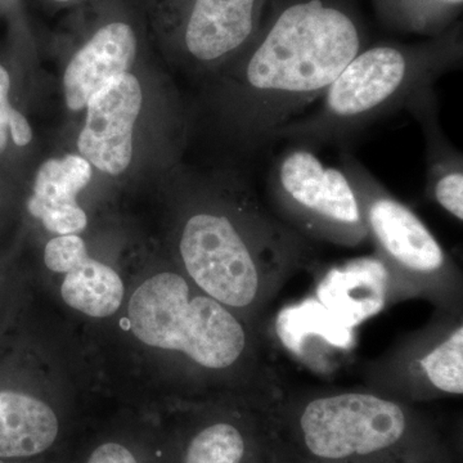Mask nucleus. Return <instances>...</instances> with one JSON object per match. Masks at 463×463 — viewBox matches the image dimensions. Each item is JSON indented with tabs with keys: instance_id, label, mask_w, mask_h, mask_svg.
<instances>
[{
	"instance_id": "0eeeda50",
	"label": "nucleus",
	"mask_w": 463,
	"mask_h": 463,
	"mask_svg": "<svg viewBox=\"0 0 463 463\" xmlns=\"http://www.w3.org/2000/svg\"><path fill=\"white\" fill-rule=\"evenodd\" d=\"M136 76H118L88 102L87 120L78 147L90 165L109 175L127 170L133 156V129L142 108Z\"/></svg>"
},
{
	"instance_id": "6ab92c4d",
	"label": "nucleus",
	"mask_w": 463,
	"mask_h": 463,
	"mask_svg": "<svg viewBox=\"0 0 463 463\" xmlns=\"http://www.w3.org/2000/svg\"><path fill=\"white\" fill-rule=\"evenodd\" d=\"M88 463H138L129 449L118 443H106L91 453Z\"/></svg>"
},
{
	"instance_id": "4be33fe9",
	"label": "nucleus",
	"mask_w": 463,
	"mask_h": 463,
	"mask_svg": "<svg viewBox=\"0 0 463 463\" xmlns=\"http://www.w3.org/2000/svg\"><path fill=\"white\" fill-rule=\"evenodd\" d=\"M56 2H69V0H56Z\"/></svg>"
},
{
	"instance_id": "1a4fd4ad",
	"label": "nucleus",
	"mask_w": 463,
	"mask_h": 463,
	"mask_svg": "<svg viewBox=\"0 0 463 463\" xmlns=\"http://www.w3.org/2000/svg\"><path fill=\"white\" fill-rule=\"evenodd\" d=\"M136 54L132 27L114 23L99 29L67 66L63 76L67 108L84 109L94 94L129 71Z\"/></svg>"
},
{
	"instance_id": "2eb2a0df",
	"label": "nucleus",
	"mask_w": 463,
	"mask_h": 463,
	"mask_svg": "<svg viewBox=\"0 0 463 463\" xmlns=\"http://www.w3.org/2000/svg\"><path fill=\"white\" fill-rule=\"evenodd\" d=\"M385 29L434 38L458 23L463 0H373Z\"/></svg>"
},
{
	"instance_id": "9b49d317",
	"label": "nucleus",
	"mask_w": 463,
	"mask_h": 463,
	"mask_svg": "<svg viewBox=\"0 0 463 463\" xmlns=\"http://www.w3.org/2000/svg\"><path fill=\"white\" fill-rule=\"evenodd\" d=\"M405 109L419 121L425 138L429 194L457 221L462 222L463 156L441 128L434 88L422 91Z\"/></svg>"
},
{
	"instance_id": "423d86ee",
	"label": "nucleus",
	"mask_w": 463,
	"mask_h": 463,
	"mask_svg": "<svg viewBox=\"0 0 463 463\" xmlns=\"http://www.w3.org/2000/svg\"><path fill=\"white\" fill-rule=\"evenodd\" d=\"M267 187L277 206L307 230L341 242H356L367 232L346 174L323 163L315 149L288 145L270 164Z\"/></svg>"
},
{
	"instance_id": "4468645a",
	"label": "nucleus",
	"mask_w": 463,
	"mask_h": 463,
	"mask_svg": "<svg viewBox=\"0 0 463 463\" xmlns=\"http://www.w3.org/2000/svg\"><path fill=\"white\" fill-rule=\"evenodd\" d=\"M61 295L72 309L94 318H106L118 312L123 303L124 285L112 268L87 255L65 273Z\"/></svg>"
},
{
	"instance_id": "39448f33",
	"label": "nucleus",
	"mask_w": 463,
	"mask_h": 463,
	"mask_svg": "<svg viewBox=\"0 0 463 463\" xmlns=\"http://www.w3.org/2000/svg\"><path fill=\"white\" fill-rule=\"evenodd\" d=\"M410 416L395 402L346 392L317 398L294 425L295 458L332 463H390L412 438Z\"/></svg>"
},
{
	"instance_id": "ddd939ff",
	"label": "nucleus",
	"mask_w": 463,
	"mask_h": 463,
	"mask_svg": "<svg viewBox=\"0 0 463 463\" xmlns=\"http://www.w3.org/2000/svg\"><path fill=\"white\" fill-rule=\"evenodd\" d=\"M230 422L206 426L191 439L184 463H288L279 431L258 444Z\"/></svg>"
},
{
	"instance_id": "412c9836",
	"label": "nucleus",
	"mask_w": 463,
	"mask_h": 463,
	"mask_svg": "<svg viewBox=\"0 0 463 463\" xmlns=\"http://www.w3.org/2000/svg\"><path fill=\"white\" fill-rule=\"evenodd\" d=\"M289 463H332V462L307 461V459L295 458V457L289 456Z\"/></svg>"
},
{
	"instance_id": "9d476101",
	"label": "nucleus",
	"mask_w": 463,
	"mask_h": 463,
	"mask_svg": "<svg viewBox=\"0 0 463 463\" xmlns=\"http://www.w3.org/2000/svg\"><path fill=\"white\" fill-rule=\"evenodd\" d=\"M91 178V165L84 157L67 155L45 161L36 174L27 210L41 219L52 233L66 236L78 234L88 224L87 214L78 205L79 192Z\"/></svg>"
},
{
	"instance_id": "6e6552de",
	"label": "nucleus",
	"mask_w": 463,
	"mask_h": 463,
	"mask_svg": "<svg viewBox=\"0 0 463 463\" xmlns=\"http://www.w3.org/2000/svg\"><path fill=\"white\" fill-rule=\"evenodd\" d=\"M270 0H188L182 41L201 63L232 61L257 35Z\"/></svg>"
},
{
	"instance_id": "5701e85b",
	"label": "nucleus",
	"mask_w": 463,
	"mask_h": 463,
	"mask_svg": "<svg viewBox=\"0 0 463 463\" xmlns=\"http://www.w3.org/2000/svg\"><path fill=\"white\" fill-rule=\"evenodd\" d=\"M0 463H5V462H3V461H0Z\"/></svg>"
},
{
	"instance_id": "dca6fc26",
	"label": "nucleus",
	"mask_w": 463,
	"mask_h": 463,
	"mask_svg": "<svg viewBox=\"0 0 463 463\" xmlns=\"http://www.w3.org/2000/svg\"><path fill=\"white\" fill-rule=\"evenodd\" d=\"M422 370L434 388L463 394V330L461 326L421 361Z\"/></svg>"
},
{
	"instance_id": "f03ea898",
	"label": "nucleus",
	"mask_w": 463,
	"mask_h": 463,
	"mask_svg": "<svg viewBox=\"0 0 463 463\" xmlns=\"http://www.w3.org/2000/svg\"><path fill=\"white\" fill-rule=\"evenodd\" d=\"M463 61L461 21L419 43L383 42L364 48L316 100L307 114L291 118L273 134V145L319 148L354 139L368 127L395 114L431 90Z\"/></svg>"
},
{
	"instance_id": "a211bd4d",
	"label": "nucleus",
	"mask_w": 463,
	"mask_h": 463,
	"mask_svg": "<svg viewBox=\"0 0 463 463\" xmlns=\"http://www.w3.org/2000/svg\"><path fill=\"white\" fill-rule=\"evenodd\" d=\"M9 88H11V79L7 70L0 66V154L7 148L9 118L14 111L8 100Z\"/></svg>"
},
{
	"instance_id": "f3484780",
	"label": "nucleus",
	"mask_w": 463,
	"mask_h": 463,
	"mask_svg": "<svg viewBox=\"0 0 463 463\" xmlns=\"http://www.w3.org/2000/svg\"><path fill=\"white\" fill-rule=\"evenodd\" d=\"M87 255V246L83 239L76 234H66L47 243L44 261L52 272L66 273L72 265Z\"/></svg>"
},
{
	"instance_id": "f8f14e48",
	"label": "nucleus",
	"mask_w": 463,
	"mask_h": 463,
	"mask_svg": "<svg viewBox=\"0 0 463 463\" xmlns=\"http://www.w3.org/2000/svg\"><path fill=\"white\" fill-rule=\"evenodd\" d=\"M58 435V420L50 405L27 392L0 388V459L44 452Z\"/></svg>"
},
{
	"instance_id": "f257e3e1",
	"label": "nucleus",
	"mask_w": 463,
	"mask_h": 463,
	"mask_svg": "<svg viewBox=\"0 0 463 463\" xmlns=\"http://www.w3.org/2000/svg\"><path fill=\"white\" fill-rule=\"evenodd\" d=\"M368 45L350 0H270L228 79L231 115L249 151L264 154L273 134L321 99Z\"/></svg>"
},
{
	"instance_id": "aec40b11",
	"label": "nucleus",
	"mask_w": 463,
	"mask_h": 463,
	"mask_svg": "<svg viewBox=\"0 0 463 463\" xmlns=\"http://www.w3.org/2000/svg\"><path fill=\"white\" fill-rule=\"evenodd\" d=\"M9 132H11L12 139L20 147L29 145L33 139V130L27 123L25 116L18 112L16 109L12 111L11 118H9Z\"/></svg>"
},
{
	"instance_id": "20e7f679",
	"label": "nucleus",
	"mask_w": 463,
	"mask_h": 463,
	"mask_svg": "<svg viewBox=\"0 0 463 463\" xmlns=\"http://www.w3.org/2000/svg\"><path fill=\"white\" fill-rule=\"evenodd\" d=\"M137 339L158 349L184 353L209 370H224L246 347L242 325L210 297H192L179 274L158 273L134 291L128 307Z\"/></svg>"
},
{
	"instance_id": "7ed1b4c3",
	"label": "nucleus",
	"mask_w": 463,
	"mask_h": 463,
	"mask_svg": "<svg viewBox=\"0 0 463 463\" xmlns=\"http://www.w3.org/2000/svg\"><path fill=\"white\" fill-rule=\"evenodd\" d=\"M303 243L249 203L242 221L225 213L200 212L183 227L179 251L185 270L203 292L224 307H248L265 276L303 254Z\"/></svg>"
}]
</instances>
